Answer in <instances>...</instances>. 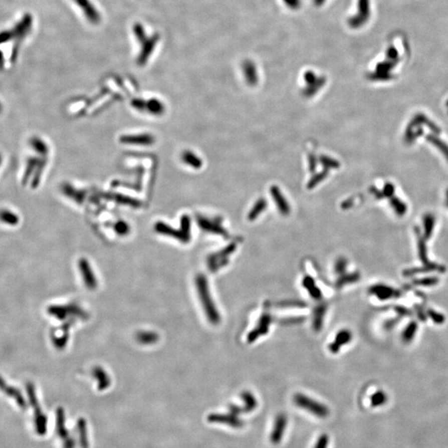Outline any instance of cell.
<instances>
[{"label":"cell","mask_w":448,"mask_h":448,"mask_svg":"<svg viewBox=\"0 0 448 448\" xmlns=\"http://www.w3.org/2000/svg\"><path fill=\"white\" fill-rule=\"evenodd\" d=\"M80 273L86 287L90 290H94L97 287V280L95 277L91 265L85 258H82L79 262Z\"/></svg>","instance_id":"cell-11"},{"label":"cell","mask_w":448,"mask_h":448,"mask_svg":"<svg viewBox=\"0 0 448 448\" xmlns=\"http://www.w3.org/2000/svg\"><path fill=\"white\" fill-rule=\"evenodd\" d=\"M14 39H15V36H14L12 30L11 31L7 30V31L1 32L0 33V44H5V43H7V42Z\"/></svg>","instance_id":"cell-32"},{"label":"cell","mask_w":448,"mask_h":448,"mask_svg":"<svg viewBox=\"0 0 448 448\" xmlns=\"http://www.w3.org/2000/svg\"><path fill=\"white\" fill-rule=\"evenodd\" d=\"M136 340L142 345H153L158 342L159 336L154 331H140L136 334Z\"/></svg>","instance_id":"cell-21"},{"label":"cell","mask_w":448,"mask_h":448,"mask_svg":"<svg viewBox=\"0 0 448 448\" xmlns=\"http://www.w3.org/2000/svg\"><path fill=\"white\" fill-rule=\"evenodd\" d=\"M2 111V106H1V104H0V111Z\"/></svg>","instance_id":"cell-36"},{"label":"cell","mask_w":448,"mask_h":448,"mask_svg":"<svg viewBox=\"0 0 448 448\" xmlns=\"http://www.w3.org/2000/svg\"><path fill=\"white\" fill-rule=\"evenodd\" d=\"M56 433L63 442V448H75L76 442L66 426L65 411L63 407L56 410Z\"/></svg>","instance_id":"cell-4"},{"label":"cell","mask_w":448,"mask_h":448,"mask_svg":"<svg viewBox=\"0 0 448 448\" xmlns=\"http://www.w3.org/2000/svg\"><path fill=\"white\" fill-rule=\"evenodd\" d=\"M417 328V323L412 322V323L410 324L406 328V330H404V332L402 334V340H404L405 342H410L412 340V338L414 336L415 334H416Z\"/></svg>","instance_id":"cell-26"},{"label":"cell","mask_w":448,"mask_h":448,"mask_svg":"<svg viewBox=\"0 0 448 448\" xmlns=\"http://www.w3.org/2000/svg\"><path fill=\"white\" fill-rule=\"evenodd\" d=\"M330 441V438L328 436L327 434H322L319 436L318 440L316 441V445L314 448H328V444Z\"/></svg>","instance_id":"cell-31"},{"label":"cell","mask_w":448,"mask_h":448,"mask_svg":"<svg viewBox=\"0 0 448 448\" xmlns=\"http://www.w3.org/2000/svg\"><path fill=\"white\" fill-rule=\"evenodd\" d=\"M359 279H360V274L359 273H345L344 274L340 275L339 279L336 281L335 287L338 289H340V288H342L346 285L352 284V283H354V282H359Z\"/></svg>","instance_id":"cell-22"},{"label":"cell","mask_w":448,"mask_h":448,"mask_svg":"<svg viewBox=\"0 0 448 448\" xmlns=\"http://www.w3.org/2000/svg\"><path fill=\"white\" fill-rule=\"evenodd\" d=\"M92 374L97 380V387L99 390H105L111 386V378L101 367H95L92 370Z\"/></svg>","instance_id":"cell-19"},{"label":"cell","mask_w":448,"mask_h":448,"mask_svg":"<svg viewBox=\"0 0 448 448\" xmlns=\"http://www.w3.org/2000/svg\"><path fill=\"white\" fill-rule=\"evenodd\" d=\"M369 292L370 294L375 296L381 301L389 300L400 296L399 292L392 287H387L385 285H373V287L369 288Z\"/></svg>","instance_id":"cell-14"},{"label":"cell","mask_w":448,"mask_h":448,"mask_svg":"<svg viewBox=\"0 0 448 448\" xmlns=\"http://www.w3.org/2000/svg\"><path fill=\"white\" fill-rule=\"evenodd\" d=\"M287 417L283 413L277 415L275 419L274 426L271 433V441L274 444H278L282 441L284 436L285 430L287 427Z\"/></svg>","instance_id":"cell-12"},{"label":"cell","mask_w":448,"mask_h":448,"mask_svg":"<svg viewBox=\"0 0 448 448\" xmlns=\"http://www.w3.org/2000/svg\"><path fill=\"white\" fill-rule=\"evenodd\" d=\"M26 392L29 402L34 411V429L39 436H45L48 431V417L42 409L41 405L37 396L36 389L34 384L28 383L26 384Z\"/></svg>","instance_id":"cell-2"},{"label":"cell","mask_w":448,"mask_h":448,"mask_svg":"<svg viewBox=\"0 0 448 448\" xmlns=\"http://www.w3.org/2000/svg\"><path fill=\"white\" fill-rule=\"evenodd\" d=\"M48 312L51 316H54L58 320L64 321L68 316H77V318L86 320L88 317L86 311L77 305H68V306H52L48 309Z\"/></svg>","instance_id":"cell-5"},{"label":"cell","mask_w":448,"mask_h":448,"mask_svg":"<svg viewBox=\"0 0 448 448\" xmlns=\"http://www.w3.org/2000/svg\"><path fill=\"white\" fill-rule=\"evenodd\" d=\"M0 391L9 398L14 400L20 408L22 410L27 409L28 403L25 396L23 395L22 392L19 388L10 385L1 376H0Z\"/></svg>","instance_id":"cell-8"},{"label":"cell","mask_w":448,"mask_h":448,"mask_svg":"<svg viewBox=\"0 0 448 448\" xmlns=\"http://www.w3.org/2000/svg\"><path fill=\"white\" fill-rule=\"evenodd\" d=\"M293 402L297 407L308 411L316 417L324 418L330 414V410L325 404L302 393H297L293 398Z\"/></svg>","instance_id":"cell-3"},{"label":"cell","mask_w":448,"mask_h":448,"mask_svg":"<svg viewBox=\"0 0 448 448\" xmlns=\"http://www.w3.org/2000/svg\"><path fill=\"white\" fill-rule=\"evenodd\" d=\"M31 145L32 147L34 148L35 150H38V151L44 152V150L46 149V146L44 145V143L42 142L41 140L38 139V138L32 139Z\"/></svg>","instance_id":"cell-33"},{"label":"cell","mask_w":448,"mask_h":448,"mask_svg":"<svg viewBox=\"0 0 448 448\" xmlns=\"http://www.w3.org/2000/svg\"><path fill=\"white\" fill-rule=\"evenodd\" d=\"M3 65H4V55H3L2 52L0 51V68H3Z\"/></svg>","instance_id":"cell-34"},{"label":"cell","mask_w":448,"mask_h":448,"mask_svg":"<svg viewBox=\"0 0 448 448\" xmlns=\"http://www.w3.org/2000/svg\"><path fill=\"white\" fill-rule=\"evenodd\" d=\"M347 260L345 258H339L335 264V272L336 274L340 275L345 273L347 268Z\"/></svg>","instance_id":"cell-30"},{"label":"cell","mask_w":448,"mask_h":448,"mask_svg":"<svg viewBox=\"0 0 448 448\" xmlns=\"http://www.w3.org/2000/svg\"><path fill=\"white\" fill-rule=\"evenodd\" d=\"M236 244H232L218 253L212 254L207 259V267L211 272H217L229 263V258L236 250Z\"/></svg>","instance_id":"cell-6"},{"label":"cell","mask_w":448,"mask_h":448,"mask_svg":"<svg viewBox=\"0 0 448 448\" xmlns=\"http://www.w3.org/2000/svg\"><path fill=\"white\" fill-rule=\"evenodd\" d=\"M241 397L244 401V404H245L244 407H240L234 404L229 406L230 412L234 413V415H237V416H239L241 413L253 412V410L258 407L257 398L254 397L253 393H250L249 391H244V393H242Z\"/></svg>","instance_id":"cell-10"},{"label":"cell","mask_w":448,"mask_h":448,"mask_svg":"<svg viewBox=\"0 0 448 448\" xmlns=\"http://www.w3.org/2000/svg\"><path fill=\"white\" fill-rule=\"evenodd\" d=\"M32 22H33V20H32L31 15H25V17L18 23V25L12 30L15 39H17L19 41V40H21L23 38H25L31 29Z\"/></svg>","instance_id":"cell-15"},{"label":"cell","mask_w":448,"mask_h":448,"mask_svg":"<svg viewBox=\"0 0 448 448\" xmlns=\"http://www.w3.org/2000/svg\"><path fill=\"white\" fill-rule=\"evenodd\" d=\"M37 164V160L35 158H31L29 159L28 164H27L26 169H25V174L23 176L22 183L23 184H26L27 182L29 181V177L31 175L32 173L34 171L35 165Z\"/></svg>","instance_id":"cell-27"},{"label":"cell","mask_w":448,"mask_h":448,"mask_svg":"<svg viewBox=\"0 0 448 448\" xmlns=\"http://www.w3.org/2000/svg\"><path fill=\"white\" fill-rule=\"evenodd\" d=\"M279 307H283V308H288V307H306V304L304 301H300V300H290V301H281L278 303Z\"/></svg>","instance_id":"cell-29"},{"label":"cell","mask_w":448,"mask_h":448,"mask_svg":"<svg viewBox=\"0 0 448 448\" xmlns=\"http://www.w3.org/2000/svg\"><path fill=\"white\" fill-rule=\"evenodd\" d=\"M352 333L350 330L343 329L340 330L336 334L335 337V340L332 343H330L329 345V349L332 354H338L341 347L344 345H347L352 340Z\"/></svg>","instance_id":"cell-13"},{"label":"cell","mask_w":448,"mask_h":448,"mask_svg":"<svg viewBox=\"0 0 448 448\" xmlns=\"http://www.w3.org/2000/svg\"><path fill=\"white\" fill-rule=\"evenodd\" d=\"M0 221L5 223L9 224L15 226L16 224L20 222V218L17 214H15V212L10 210L2 209L0 210Z\"/></svg>","instance_id":"cell-24"},{"label":"cell","mask_w":448,"mask_h":448,"mask_svg":"<svg viewBox=\"0 0 448 448\" xmlns=\"http://www.w3.org/2000/svg\"><path fill=\"white\" fill-rule=\"evenodd\" d=\"M77 431L79 435L80 446L82 448H89V440H88V433H87V422L84 418L81 417L77 421Z\"/></svg>","instance_id":"cell-20"},{"label":"cell","mask_w":448,"mask_h":448,"mask_svg":"<svg viewBox=\"0 0 448 448\" xmlns=\"http://www.w3.org/2000/svg\"><path fill=\"white\" fill-rule=\"evenodd\" d=\"M265 207V200H259V201L256 203L255 206H254V207L252 209V211H251L250 214H249V219L254 220V218H256V217H258V215L260 214L261 211H263V209H264Z\"/></svg>","instance_id":"cell-28"},{"label":"cell","mask_w":448,"mask_h":448,"mask_svg":"<svg viewBox=\"0 0 448 448\" xmlns=\"http://www.w3.org/2000/svg\"><path fill=\"white\" fill-rule=\"evenodd\" d=\"M272 194H273L275 202H277L278 208L282 212V214H288L290 211L289 206L287 204V201L285 200L284 197L281 193L277 187H273L272 188Z\"/></svg>","instance_id":"cell-23"},{"label":"cell","mask_w":448,"mask_h":448,"mask_svg":"<svg viewBox=\"0 0 448 448\" xmlns=\"http://www.w3.org/2000/svg\"><path fill=\"white\" fill-rule=\"evenodd\" d=\"M387 401H388L387 394L383 391L381 390L377 391L376 393H373L371 396V399H370L372 407H373L383 406V404H385Z\"/></svg>","instance_id":"cell-25"},{"label":"cell","mask_w":448,"mask_h":448,"mask_svg":"<svg viewBox=\"0 0 448 448\" xmlns=\"http://www.w3.org/2000/svg\"><path fill=\"white\" fill-rule=\"evenodd\" d=\"M268 308V306H266L265 311H263V313L260 316L256 327L248 335L247 337L248 343L251 344L255 342L256 340H258V338L267 335L269 332L271 324L273 322V316Z\"/></svg>","instance_id":"cell-7"},{"label":"cell","mask_w":448,"mask_h":448,"mask_svg":"<svg viewBox=\"0 0 448 448\" xmlns=\"http://www.w3.org/2000/svg\"><path fill=\"white\" fill-rule=\"evenodd\" d=\"M207 421L212 423L226 424L228 426L234 428H240L244 425V421H242L237 415L234 413H212L207 416Z\"/></svg>","instance_id":"cell-9"},{"label":"cell","mask_w":448,"mask_h":448,"mask_svg":"<svg viewBox=\"0 0 448 448\" xmlns=\"http://www.w3.org/2000/svg\"><path fill=\"white\" fill-rule=\"evenodd\" d=\"M327 311V305L321 304L315 307L313 311V319H312V327L316 332L322 330L325 320V314Z\"/></svg>","instance_id":"cell-17"},{"label":"cell","mask_w":448,"mask_h":448,"mask_svg":"<svg viewBox=\"0 0 448 448\" xmlns=\"http://www.w3.org/2000/svg\"><path fill=\"white\" fill-rule=\"evenodd\" d=\"M195 282L198 297L207 320L212 325H217L221 321V316L217 307L215 306L214 302L212 301L207 277H205L204 275H198L196 277Z\"/></svg>","instance_id":"cell-1"},{"label":"cell","mask_w":448,"mask_h":448,"mask_svg":"<svg viewBox=\"0 0 448 448\" xmlns=\"http://www.w3.org/2000/svg\"><path fill=\"white\" fill-rule=\"evenodd\" d=\"M302 286L314 300L319 301L322 298V292H321V289L317 287L313 277H311V276H306L304 277Z\"/></svg>","instance_id":"cell-18"},{"label":"cell","mask_w":448,"mask_h":448,"mask_svg":"<svg viewBox=\"0 0 448 448\" xmlns=\"http://www.w3.org/2000/svg\"><path fill=\"white\" fill-rule=\"evenodd\" d=\"M1 163H2V157L0 155V164H1Z\"/></svg>","instance_id":"cell-35"},{"label":"cell","mask_w":448,"mask_h":448,"mask_svg":"<svg viewBox=\"0 0 448 448\" xmlns=\"http://www.w3.org/2000/svg\"><path fill=\"white\" fill-rule=\"evenodd\" d=\"M75 3L84 11L85 15L87 16L89 21L93 24L99 23L101 17L99 13L97 12L94 6L89 2V0H74Z\"/></svg>","instance_id":"cell-16"}]
</instances>
